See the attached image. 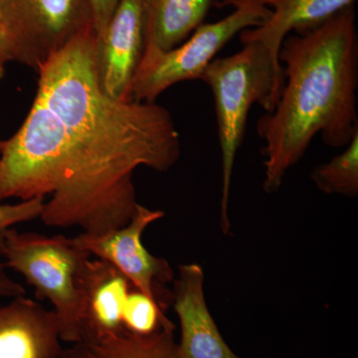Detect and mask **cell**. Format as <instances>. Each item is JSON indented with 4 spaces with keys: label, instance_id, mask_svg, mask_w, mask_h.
<instances>
[{
    "label": "cell",
    "instance_id": "obj_2",
    "mask_svg": "<svg viewBox=\"0 0 358 358\" xmlns=\"http://www.w3.org/2000/svg\"><path fill=\"white\" fill-rule=\"evenodd\" d=\"M284 85L272 112L257 122L264 141V189L275 192L320 134L345 148L358 131V37L355 6L319 27L291 33L280 49Z\"/></svg>",
    "mask_w": 358,
    "mask_h": 358
},
{
    "label": "cell",
    "instance_id": "obj_13",
    "mask_svg": "<svg viewBox=\"0 0 358 358\" xmlns=\"http://www.w3.org/2000/svg\"><path fill=\"white\" fill-rule=\"evenodd\" d=\"M212 0H141L145 44L169 50L203 24Z\"/></svg>",
    "mask_w": 358,
    "mask_h": 358
},
{
    "label": "cell",
    "instance_id": "obj_8",
    "mask_svg": "<svg viewBox=\"0 0 358 358\" xmlns=\"http://www.w3.org/2000/svg\"><path fill=\"white\" fill-rule=\"evenodd\" d=\"M145 49L141 0H121L102 36L96 38V66L103 93L129 101V90Z\"/></svg>",
    "mask_w": 358,
    "mask_h": 358
},
{
    "label": "cell",
    "instance_id": "obj_21",
    "mask_svg": "<svg viewBox=\"0 0 358 358\" xmlns=\"http://www.w3.org/2000/svg\"><path fill=\"white\" fill-rule=\"evenodd\" d=\"M11 61L10 51L1 21H0V80L3 79L6 72V66Z\"/></svg>",
    "mask_w": 358,
    "mask_h": 358
},
{
    "label": "cell",
    "instance_id": "obj_14",
    "mask_svg": "<svg viewBox=\"0 0 358 358\" xmlns=\"http://www.w3.org/2000/svg\"><path fill=\"white\" fill-rule=\"evenodd\" d=\"M174 331V324L150 334L122 331L89 348L99 358H180Z\"/></svg>",
    "mask_w": 358,
    "mask_h": 358
},
{
    "label": "cell",
    "instance_id": "obj_16",
    "mask_svg": "<svg viewBox=\"0 0 358 358\" xmlns=\"http://www.w3.org/2000/svg\"><path fill=\"white\" fill-rule=\"evenodd\" d=\"M171 324L173 322L154 301L138 289H131L122 315L124 331L136 334H150Z\"/></svg>",
    "mask_w": 358,
    "mask_h": 358
},
{
    "label": "cell",
    "instance_id": "obj_22",
    "mask_svg": "<svg viewBox=\"0 0 358 358\" xmlns=\"http://www.w3.org/2000/svg\"><path fill=\"white\" fill-rule=\"evenodd\" d=\"M1 143H2V141L0 140V150H1Z\"/></svg>",
    "mask_w": 358,
    "mask_h": 358
},
{
    "label": "cell",
    "instance_id": "obj_5",
    "mask_svg": "<svg viewBox=\"0 0 358 358\" xmlns=\"http://www.w3.org/2000/svg\"><path fill=\"white\" fill-rule=\"evenodd\" d=\"M234 10L213 23H203L185 41L169 50L145 44L129 90V101L155 103L180 82L199 80L224 46L236 35L262 24L271 11L260 0H226Z\"/></svg>",
    "mask_w": 358,
    "mask_h": 358
},
{
    "label": "cell",
    "instance_id": "obj_6",
    "mask_svg": "<svg viewBox=\"0 0 358 358\" xmlns=\"http://www.w3.org/2000/svg\"><path fill=\"white\" fill-rule=\"evenodd\" d=\"M11 61L38 72L78 35L94 29L88 0H0Z\"/></svg>",
    "mask_w": 358,
    "mask_h": 358
},
{
    "label": "cell",
    "instance_id": "obj_7",
    "mask_svg": "<svg viewBox=\"0 0 358 358\" xmlns=\"http://www.w3.org/2000/svg\"><path fill=\"white\" fill-rule=\"evenodd\" d=\"M164 217V212L138 204L128 224L110 232L93 235L82 232L73 242L90 256L112 264L131 282L134 289L155 301L166 313L171 305V291L176 273L162 257L150 254L141 242L148 226Z\"/></svg>",
    "mask_w": 358,
    "mask_h": 358
},
{
    "label": "cell",
    "instance_id": "obj_19",
    "mask_svg": "<svg viewBox=\"0 0 358 358\" xmlns=\"http://www.w3.org/2000/svg\"><path fill=\"white\" fill-rule=\"evenodd\" d=\"M6 266L0 261V296L2 298H20L25 296L26 289L22 285L14 281L6 272Z\"/></svg>",
    "mask_w": 358,
    "mask_h": 358
},
{
    "label": "cell",
    "instance_id": "obj_17",
    "mask_svg": "<svg viewBox=\"0 0 358 358\" xmlns=\"http://www.w3.org/2000/svg\"><path fill=\"white\" fill-rule=\"evenodd\" d=\"M45 201L46 199L36 197L14 204H0V235L17 224L40 218Z\"/></svg>",
    "mask_w": 358,
    "mask_h": 358
},
{
    "label": "cell",
    "instance_id": "obj_20",
    "mask_svg": "<svg viewBox=\"0 0 358 358\" xmlns=\"http://www.w3.org/2000/svg\"><path fill=\"white\" fill-rule=\"evenodd\" d=\"M58 358H99L96 353L83 343H76L64 348Z\"/></svg>",
    "mask_w": 358,
    "mask_h": 358
},
{
    "label": "cell",
    "instance_id": "obj_1",
    "mask_svg": "<svg viewBox=\"0 0 358 358\" xmlns=\"http://www.w3.org/2000/svg\"><path fill=\"white\" fill-rule=\"evenodd\" d=\"M96 49L95 30L75 37L37 72L36 96L64 129L62 169L68 196L117 210L136 200V169L166 173L178 164L180 136L166 108L114 100L103 93Z\"/></svg>",
    "mask_w": 358,
    "mask_h": 358
},
{
    "label": "cell",
    "instance_id": "obj_3",
    "mask_svg": "<svg viewBox=\"0 0 358 358\" xmlns=\"http://www.w3.org/2000/svg\"><path fill=\"white\" fill-rule=\"evenodd\" d=\"M242 45L237 53L214 59L200 78L208 85L215 102L222 162L220 226L224 234L230 232L231 180L250 110L257 103L266 112H272L284 85L281 63L262 43L248 41Z\"/></svg>",
    "mask_w": 358,
    "mask_h": 358
},
{
    "label": "cell",
    "instance_id": "obj_10",
    "mask_svg": "<svg viewBox=\"0 0 358 358\" xmlns=\"http://www.w3.org/2000/svg\"><path fill=\"white\" fill-rule=\"evenodd\" d=\"M131 286L112 264L91 258L81 275V341L92 346L124 331L122 315Z\"/></svg>",
    "mask_w": 358,
    "mask_h": 358
},
{
    "label": "cell",
    "instance_id": "obj_4",
    "mask_svg": "<svg viewBox=\"0 0 358 358\" xmlns=\"http://www.w3.org/2000/svg\"><path fill=\"white\" fill-rule=\"evenodd\" d=\"M0 257L6 268L24 277L39 300L50 301L63 343H80L81 275L91 256L72 237L11 228L0 235Z\"/></svg>",
    "mask_w": 358,
    "mask_h": 358
},
{
    "label": "cell",
    "instance_id": "obj_9",
    "mask_svg": "<svg viewBox=\"0 0 358 358\" xmlns=\"http://www.w3.org/2000/svg\"><path fill=\"white\" fill-rule=\"evenodd\" d=\"M180 327V358H240L224 341L204 294V272L197 264H180L171 289Z\"/></svg>",
    "mask_w": 358,
    "mask_h": 358
},
{
    "label": "cell",
    "instance_id": "obj_11",
    "mask_svg": "<svg viewBox=\"0 0 358 358\" xmlns=\"http://www.w3.org/2000/svg\"><path fill=\"white\" fill-rule=\"evenodd\" d=\"M53 310L25 296L0 307V358H58L62 350Z\"/></svg>",
    "mask_w": 358,
    "mask_h": 358
},
{
    "label": "cell",
    "instance_id": "obj_15",
    "mask_svg": "<svg viewBox=\"0 0 358 358\" xmlns=\"http://www.w3.org/2000/svg\"><path fill=\"white\" fill-rule=\"evenodd\" d=\"M313 183L326 194L357 197L358 194V131L341 154L313 169Z\"/></svg>",
    "mask_w": 358,
    "mask_h": 358
},
{
    "label": "cell",
    "instance_id": "obj_18",
    "mask_svg": "<svg viewBox=\"0 0 358 358\" xmlns=\"http://www.w3.org/2000/svg\"><path fill=\"white\" fill-rule=\"evenodd\" d=\"M121 0H88L96 38L102 36Z\"/></svg>",
    "mask_w": 358,
    "mask_h": 358
},
{
    "label": "cell",
    "instance_id": "obj_12",
    "mask_svg": "<svg viewBox=\"0 0 358 358\" xmlns=\"http://www.w3.org/2000/svg\"><path fill=\"white\" fill-rule=\"evenodd\" d=\"M270 9L268 20L239 34L241 43H262L279 60L280 49L288 35L319 27L334 15L355 6V0H260Z\"/></svg>",
    "mask_w": 358,
    "mask_h": 358
}]
</instances>
